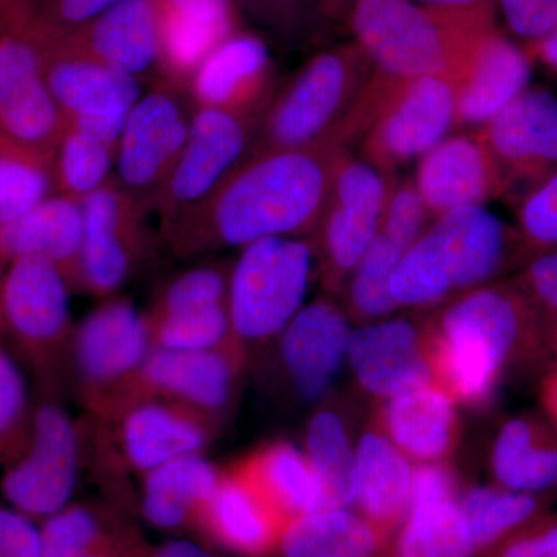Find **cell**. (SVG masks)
<instances>
[{"mask_svg": "<svg viewBox=\"0 0 557 557\" xmlns=\"http://www.w3.org/2000/svg\"><path fill=\"white\" fill-rule=\"evenodd\" d=\"M346 150L322 143L249 152L199 209L164 228L166 239L178 255L194 256L271 237L311 236Z\"/></svg>", "mask_w": 557, "mask_h": 557, "instance_id": "1", "label": "cell"}, {"mask_svg": "<svg viewBox=\"0 0 557 557\" xmlns=\"http://www.w3.org/2000/svg\"><path fill=\"white\" fill-rule=\"evenodd\" d=\"M527 262L516 226L485 207L458 209L432 220L403 252L392 277V298L398 309H437Z\"/></svg>", "mask_w": 557, "mask_h": 557, "instance_id": "2", "label": "cell"}, {"mask_svg": "<svg viewBox=\"0 0 557 557\" xmlns=\"http://www.w3.org/2000/svg\"><path fill=\"white\" fill-rule=\"evenodd\" d=\"M496 10H450L417 0H358L348 13L354 42L392 78L445 76L457 83Z\"/></svg>", "mask_w": 557, "mask_h": 557, "instance_id": "3", "label": "cell"}, {"mask_svg": "<svg viewBox=\"0 0 557 557\" xmlns=\"http://www.w3.org/2000/svg\"><path fill=\"white\" fill-rule=\"evenodd\" d=\"M372 73L355 42L319 51L274 91L259 116L251 152L333 143Z\"/></svg>", "mask_w": 557, "mask_h": 557, "instance_id": "4", "label": "cell"}, {"mask_svg": "<svg viewBox=\"0 0 557 557\" xmlns=\"http://www.w3.org/2000/svg\"><path fill=\"white\" fill-rule=\"evenodd\" d=\"M424 354L435 386L461 405L483 408L508 368L522 361L515 330L496 314L456 300L423 321Z\"/></svg>", "mask_w": 557, "mask_h": 557, "instance_id": "5", "label": "cell"}, {"mask_svg": "<svg viewBox=\"0 0 557 557\" xmlns=\"http://www.w3.org/2000/svg\"><path fill=\"white\" fill-rule=\"evenodd\" d=\"M314 255L304 237H271L240 249L230 270L228 309L242 346L278 338L306 306Z\"/></svg>", "mask_w": 557, "mask_h": 557, "instance_id": "6", "label": "cell"}, {"mask_svg": "<svg viewBox=\"0 0 557 557\" xmlns=\"http://www.w3.org/2000/svg\"><path fill=\"white\" fill-rule=\"evenodd\" d=\"M376 72V70H375ZM457 91L445 76L399 79L376 72L372 120L358 143L362 160L388 177L426 156L456 127Z\"/></svg>", "mask_w": 557, "mask_h": 557, "instance_id": "7", "label": "cell"}, {"mask_svg": "<svg viewBox=\"0 0 557 557\" xmlns=\"http://www.w3.org/2000/svg\"><path fill=\"white\" fill-rule=\"evenodd\" d=\"M392 178L350 150L341 156L327 203L310 236L321 284L329 295H341L379 236Z\"/></svg>", "mask_w": 557, "mask_h": 557, "instance_id": "8", "label": "cell"}, {"mask_svg": "<svg viewBox=\"0 0 557 557\" xmlns=\"http://www.w3.org/2000/svg\"><path fill=\"white\" fill-rule=\"evenodd\" d=\"M46 50L25 17L0 20V143L53 161L65 120L44 75Z\"/></svg>", "mask_w": 557, "mask_h": 557, "instance_id": "9", "label": "cell"}, {"mask_svg": "<svg viewBox=\"0 0 557 557\" xmlns=\"http://www.w3.org/2000/svg\"><path fill=\"white\" fill-rule=\"evenodd\" d=\"M185 89L159 79L132 108L116 148L113 185L152 207L188 139L194 104Z\"/></svg>", "mask_w": 557, "mask_h": 557, "instance_id": "10", "label": "cell"}, {"mask_svg": "<svg viewBox=\"0 0 557 557\" xmlns=\"http://www.w3.org/2000/svg\"><path fill=\"white\" fill-rule=\"evenodd\" d=\"M258 120L228 110L194 108L185 148L152 201L164 228L199 209L247 159Z\"/></svg>", "mask_w": 557, "mask_h": 557, "instance_id": "11", "label": "cell"}, {"mask_svg": "<svg viewBox=\"0 0 557 557\" xmlns=\"http://www.w3.org/2000/svg\"><path fill=\"white\" fill-rule=\"evenodd\" d=\"M79 449V432L67 410L53 401L39 405L27 445L7 463L0 480L10 507L40 519L69 507L78 483Z\"/></svg>", "mask_w": 557, "mask_h": 557, "instance_id": "12", "label": "cell"}, {"mask_svg": "<svg viewBox=\"0 0 557 557\" xmlns=\"http://www.w3.org/2000/svg\"><path fill=\"white\" fill-rule=\"evenodd\" d=\"M73 362L95 408L129 392L153 350L148 317L123 298L106 300L72 333Z\"/></svg>", "mask_w": 557, "mask_h": 557, "instance_id": "13", "label": "cell"}, {"mask_svg": "<svg viewBox=\"0 0 557 557\" xmlns=\"http://www.w3.org/2000/svg\"><path fill=\"white\" fill-rule=\"evenodd\" d=\"M0 278L2 327L36 368H49L72 341L70 284L54 263L40 258L9 262Z\"/></svg>", "mask_w": 557, "mask_h": 557, "instance_id": "14", "label": "cell"}, {"mask_svg": "<svg viewBox=\"0 0 557 557\" xmlns=\"http://www.w3.org/2000/svg\"><path fill=\"white\" fill-rule=\"evenodd\" d=\"M496 160L504 199L518 207L557 171V100L542 87H530L475 131Z\"/></svg>", "mask_w": 557, "mask_h": 557, "instance_id": "15", "label": "cell"}, {"mask_svg": "<svg viewBox=\"0 0 557 557\" xmlns=\"http://www.w3.org/2000/svg\"><path fill=\"white\" fill-rule=\"evenodd\" d=\"M44 75L65 123L119 145L124 123L141 97L138 79L64 42L46 50Z\"/></svg>", "mask_w": 557, "mask_h": 557, "instance_id": "16", "label": "cell"}, {"mask_svg": "<svg viewBox=\"0 0 557 557\" xmlns=\"http://www.w3.org/2000/svg\"><path fill=\"white\" fill-rule=\"evenodd\" d=\"M100 412L119 418V446L132 471L146 472L180 457L201 454L212 418L153 395L129 392Z\"/></svg>", "mask_w": 557, "mask_h": 557, "instance_id": "17", "label": "cell"}, {"mask_svg": "<svg viewBox=\"0 0 557 557\" xmlns=\"http://www.w3.org/2000/svg\"><path fill=\"white\" fill-rule=\"evenodd\" d=\"M84 236L78 284L97 296H112L135 271L143 244V211L137 201L113 183L81 200Z\"/></svg>", "mask_w": 557, "mask_h": 557, "instance_id": "18", "label": "cell"}, {"mask_svg": "<svg viewBox=\"0 0 557 557\" xmlns=\"http://www.w3.org/2000/svg\"><path fill=\"white\" fill-rule=\"evenodd\" d=\"M244 359L240 344L199 351L153 348L129 392L170 399L214 418L230 405Z\"/></svg>", "mask_w": 557, "mask_h": 557, "instance_id": "19", "label": "cell"}, {"mask_svg": "<svg viewBox=\"0 0 557 557\" xmlns=\"http://www.w3.org/2000/svg\"><path fill=\"white\" fill-rule=\"evenodd\" d=\"M186 89L194 108L259 120L277 89L269 46L255 33H234L201 62Z\"/></svg>", "mask_w": 557, "mask_h": 557, "instance_id": "20", "label": "cell"}, {"mask_svg": "<svg viewBox=\"0 0 557 557\" xmlns=\"http://www.w3.org/2000/svg\"><path fill=\"white\" fill-rule=\"evenodd\" d=\"M432 219L504 199L496 160L479 135H454L421 157L413 177Z\"/></svg>", "mask_w": 557, "mask_h": 557, "instance_id": "21", "label": "cell"}, {"mask_svg": "<svg viewBox=\"0 0 557 557\" xmlns=\"http://www.w3.org/2000/svg\"><path fill=\"white\" fill-rule=\"evenodd\" d=\"M347 361L359 386L379 399L434 384L424 354L423 321L383 319L351 330Z\"/></svg>", "mask_w": 557, "mask_h": 557, "instance_id": "22", "label": "cell"}, {"mask_svg": "<svg viewBox=\"0 0 557 557\" xmlns=\"http://www.w3.org/2000/svg\"><path fill=\"white\" fill-rule=\"evenodd\" d=\"M350 325L332 296L307 304L278 335L282 364L296 394L318 401L327 394L347 359Z\"/></svg>", "mask_w": 557, "mask_h": 557, "instance_id": "23", "label": "cell"}, {"mask_svg": "<svg viewBox=\"0 0 557 557\" xmlns=\"http://www.w3.org/2000/svg\"><path fill=\"white\" fill-rule=\"evenodd\" d=\"M531 60L494 24L475 44L456 83V126L479 131L530 89Z\"/></svg>", "mask_w": 557, "mask_h": 557, "instance_id": "24", "label": "cell"}, {"mask_svg": "<svg viewBox=\"0 0 557 557\" xmlns=\"http://www.w3.org/2000/svg\"><path fill=\"white\" fill-rule=\"evenodd\" d=\"M61 42L139 83L161 79L159 11L152 0H120Z\"/></svg>", "mask_w": 557, "mask_h": 557, "instance_id": "25", "label": "cell"}, {"mask_svg": "<svg viewBox=\"0 0 557 557\" xmlns=\"http://www.w3.org/2000/svg\"><path fill=\"white\" fill-rule=\"evenodd\" d=\"M287 522L236 468L222 472L197 530L234 555L262 557L278 548Z\"/></svg>", "mask_w": 557, "mask_h": 557, "instance_id": "26", "label": "cell"}, {"mask_svg": "<svg viewBox=\"0 0 557 557\" xmlns=\"http://www.w3.org/2000/svg\"><path fill=\"white\" fill-rule=\"evenodd\" d=\"M372 426L416 465L446 461L460 437L456 401L435 384L380 399Z\"/></svg>", "mask_w": 557, "mask_h": 557, "instance_id": "27", "label": "cell"}, {"mask_svg": "<svg viewBox=\"0 0 557 557\" xmlns=\"http://www.w3.org/2000/svg\"><path fill=\"white\" fill-rule=\"evenodd\" d=\"M83 236L81 200L53 194L21 219L0 228V258L3 262L20 258L49 260L73 287L78 284Z\"/></svg>", "mask_w": 557, "mask_h": 557, "instance_id": "28", "label": "cell"}, {"mask_svg": "<svg viewBox=\"0 0 557 557\" xmlns=\"http://www.w3.org/2000/svg\"><path fill=\"white\" fill-rule=\"evenodd\" d=\"M412 472V461L379 429L364 432L355 448L354 507L384 536L408 516Z\"/></svg>", "mask_w": 557, "mask_h": 557, "instance_id": "29", "label": "cell"}, {"mask_svg": "<svg viewBox=\"0 0 557 557\" xmlns=\"http://www.w3.org/2000/svg\"><path fill=\"white\" fill-rule=\"evenodd\" d=\"M222 472L201 454L180 457L143 474V518L163 531L197 528Z\"/></svg>", "mask_w": 557, "mask_h": 557, "instance_id": "30", "label": "cell"}, {"mask_svg": "<svg viewBox=\"0 0 557 557\" xmlns=\"http://www.w3.org/2000/svg\"><path fill=\"white\" fill-rule=\"evenodd\" d=\"M497 485L518 493L542 494L557 486V424L525 413L497 432L491 453Z\"/></svg>", "mask_w": 557, "mask_h": 557, "instance_id": "31", "label": "cell"}, {"mask_svg": "<svg viewBox=\"0 0 557 557\" xmlns=\"http://www.w3.org/2000/svg\"><path fill=\"white\" fill-rule=\"evenodd\" d=\"M285 522L324 509L321 485L304 449L278 440L234 467Z\"/></svg>", "mask_w": 557, "mask_h": 557, "instance_id": "32", "label": "cell"}, {"mask_svg": "<svg viewBox=\"0 0 557 557\" xmlns=\"http://www.w3.org/2000/svg\"><path fill=\"white\" fill-rule=\"evenodd\" d=\"M44 557H143L148 545L104 508L72 505L46 519Z\"/></svg>", "mask_w": 557, "mask_h": 557, "instance_id": "33", "label": "cell"}, {"mask_svg": "<svg viewBox=\"0 0 557 557\" xmlns=\"http://www.w3.org/2000/svg\"><path fill=\"white\" fill-rule=\"evenodd\" d=\"M384 534L348 508L321 509L289 520L278 549L284 557H379Z\"/></svg>", "mask_w": 557, "mask_h": 557, "instance_id": "34", "label": "cell"}, {"mask_svg": "<svg viewBox=\"0 0 557 557\" xmlns=\"http://www.w3.org/2000/svg\"><path fill=\"white\" fill-rule=\"evenodd\" d=\"M304 453L321 485L324 509L354 507L355 448L335 409H319L310 418Z\"/></svg>", "mask_w": 557, "mask_h": 557, "instance_id": "35", "label": "cell"}, {"mask_svg": "<svg viewBox=\"0 0 557 557\" xmlns=\"http://www.w3.org/2000/svg\"><path fill=\"white\" fill-rule=\"evenodd\" d=\"M119 145L65 123L53 160L54 190L84 200L113 183Z\"/></svg>", "mask_w": 557, "mask_h": 557, "instance_id": "36", "label": "cell"}, {"mask_svg": "<svg viewBox=\"0 0 557 557\" xmlns=\"http://www.w3.org/2000/svg\"><path fill=\"white\" fill-rule=\"evenodd\" d=\"M467 520L475 549L496 547L509 534L541 516L539 494L518 493L502 486H474L457 502Z\"/></svg>", "mask_w": 557, "mask_h": 557, "instance_id": "37", "label": "cell"}, {"mask_svg": "<svg viewBox=\"0 0 557 557\" xmlns=\"http://www.w3.org/2000/svg\"><path fill=\"white\" fill-rule=\"evenodd\" d=\"M474 542L457 502L410 509L395 557H474Z\"/></svg>", "mask_w": 557, "mask_h": 557, "instance_id": "38", "label": "cell"}, {"mask_svg": "<svg viewBox=\"0 0 557 557\" xmlns=\"http://www.w3.org/2000/svg\"><path fill=\"white\" fill-rule=\"evenodd\" d=\"M403 251L383 234H379L348 277L343 309L347 317L359 322L383 321L399 310L392 298L391 284Z\"/></svg>", "mask_w": 557, "mask_h": 557, "instance_id": "39", "label": "cell"}, {"mask_svg": "<svg viewBox=\"0 0 557 557\" xmlns=\"http://www.w3.org/2000/svg\"><path fill=\"white\" fill-rule=\"evenodd\" d=\"M148 321L153 348L199 351L240 344L231 327L228 302L150 313Z\"/></svg>", "mask_w": 557, "mask_h": 557, "instance_id": "40", "label": "cell"}, {"mask_svg": "<svg viewBox=\"0 0 557 557\" xmlns=\"http://www.w3.org/2000/svg\"><path fill=\"white\" fill-rule=\"evenodd\" d=\"M53 194V161L0 143V228Z\"/></svg>", "mask_w": 557, "mask_h": 557, "instance_id": "41", "label": "cell"}, {"mask_svg": "<svg viewBox=\"0 0 557 557\" xmlns=\"http://www.w3.org/2000/svg\"><path fill=\"white\" fill-rule=\"evenodd\" d=\"M30 398L24 373L0 344V461L10 463L27 445L32 426Z\"/></svg>", "mask_w": 557, "mask_h": 557, "instance_id": "42", "label": "cell"}, {"mask_svg": "<svg viewBox=\"0 0 557 557\" xmlns=\"http://www.w3.org/2000/svg\"><path fill=\"white\" fill-rule=\"evenodd\" d=\"M432 220L413 178L395 175L388 188L380 234L405 252L420 239Z\"/></svg>", "mask_w": 557, "mask_h": 557, "instance_id": "43", "label": "cell"}, {"mask_svg": "<svg viewBox=\"0 0 557 557\" xmlns=\"http://www.w3.org/2000/svg\"><path fill=\"white\" fill-rule=\"evenodd\" d=\"M120 0H42L27 20L46 49L70 38L112 9Z\"/></svg>", "mask_w": 557, "mask_h": 557, "instance_id": "44", "label": "cell"}, {"mask_svg": "<svg viewBox=\"0 0 557 557\" xmlns=\"http://www.w3.org/2000/svg\"><path fill=\"white\" fill-rule=\"evenodd\" d=\"M516 220L528 260L557 248V171L520 201Z\"/></svg>", "mask_w": 557, "mask_h": 557, "instance_id": "45", "label": "cell"}, {"mask_svg": "<svg viewBox=\"0 0 557 557\" xmlns=\"http://www.w3.org/2000/svg\"><path fill=\"white\" fill-rule=\"evenodd\" d=\"M230 270L222 265H200L183 271L161 289L150 313H168L188 307L228 302Z\"/></svg>", "mask_w": 557, "mask_h": 557, "instance_id": "46", "label": "cell"}, {"mask_svg": "<svg viewBox=\"0 0 557 557\" xmlns=\"http://www.w3.org/2000/svg\"><path fill=\"white\" fill-rule=\"evenodd\" d=\"M234 5L251 14L259 24L277 33L282 38H296L309 27L311 11L318 0H233Z\"/></svg>", "mask_w": 557, "mask_h": 557, "instance_id": "47", "label": "cell"}, {"mask_svg": "<svg viewBox=\"0 0 557 557\" xmlns=\"http://www.w3.org/2000/svg\"><path fill=\"white\" fill-rule=\"evenodd\" d=\"M512 282L541 311L542 318H557V248L528 260Z\"/></svg>", "mask_w": 557, "mask_h": 557, "instance_id": "48", "label": "cell"}, {"mask_svg": "<svg viewBox=\"0 0 557 557\" xmlns=\"http://www.w3.org/2000/svg\"><path fill=\"white\" fill-rule=\"evenodd\" d=\"M497 9L509 30L527 44L545 38L557 27V0H497Z\"/></svg>", "mask_w": 557, "mask_h": 557, "instance_id": "49", "label": "cell"}, {"mask_svg": "<svg viewBox=\"0 0 557 557\" xmlns=\"http://www.w3.org/2000/svg\"><path fill=\"white\" fill-rule=\"evenodd\" d=\"M458 479L456 471L446 461L417 463L410 486V509L424 505L458 502Z\"/></svg>", "mask_w": 557, "mask_h": 557, "instance_id": "50", "label": "cell"}, {"mask_svg": "<svg viewBox=\"0 0 557 557\" xmlns=\"http://www.w3.org/2000/svg\"><path fill=\"white\" fill-rule=\"evenodd\" d=\"M0 557H44L40 528L14 508L0 507Z\"/></svg>", "mask_w": 557, "mask_h": 557, "instance_id": "51", "label": "cell"}, {"mask_svg": "<svg viewBox=\"0 0 557 557\" xmlns=\"http://www.w3.org/2000/svg\"><path fill=\"white\" fill-rule=\"evenodd\" d=\"M143 557H220L211 549L197 544V542L186 541V539H172L164 542L159 547L146 549Z\"/></svg>", "mask_w": 557, "mask_h": 557, "instance_id": "52", "label": "cell"}, {"mask_svg": "<svg viewBox=\"0 0 557 557\" xmlns=\"http://www.w3.org/2000/svg\"><path fill=\"white\" fill-rule=\"evenodd\" d=\"M534 557H557V519L534 520Z\"/></svg>", "mask_w": 557, "mask_h": 557, "instance_id": "53", "label": "cell"}, {"mask_svg": "<svg viewBox=\"0 0 557 557\" xmlns=\"http://www.w3.org/2000/svg\"><path fill=\"white\" fill-rule=\"evenodd\" d=\"M539 403L544 410V416L557 424V362L545 368L541 386H539Z\"/></svg>", "mask_w": 557, "mask_h": 557, "instance_id": "54", "label": "cell"}, {"mask_svg": "<svg viewBox=\"0 0 557 557\" xmlns=\"http://www.w3.org/2000/svg\"><path fill=\"white\" fill-rule=\"evenodd\" d=\"M525 50L531 60L542 62L545 67L557 72V27L545 38L527 44Z\"/></svg>", "mask_w": 557, "mask_h": 557, "instance_id": "55", "label": "cell"}, {"mask_svg": "<svg viewBox=\"0 0 557 557\" xmlns=\"http://www.w3.org/2000/svg\"><path fill=\"white\" fill-rule=\"evenodd\" d=\"M157 9H200L231 10L236 9L233 0H152Z\"/></svg>", "mask_w": 557, "mask_h": 557, "instance_id": "56", "label": "cell"}, {"mask_svg": "<svg viewBox=\"0 0 557 557\" xmlns=\"http://www.w3.org/2000/svg\"><path fill=\"white\" fill-rule=\"evenodd\" d=\"M417 2L450 10H497V0H417Z\"/></svg>", "mask_w": 557, "mask_h": 557, "instance_id": "57", "label": "cell"}, {"mask_svg": "<svg viewBox=\"0 0 557 557\" xmlns=\"http://www.w3.org/2000/svg\"><path fill=\"white\" fill-rule=\"evenodd\" d=\"M545 348H547V366L557 362V318L544 319Z\"/></svg>", "mask_w": 557, "mask_h": 557, "instance_id": "58", "label": "cell"}, {"mask_svg": "<svg viewBox=\"0 0 557 557\" xmlns=\"http://www.w3.org/2000/svg\"><path fill=\"white\" fill-rule=\"evenodd\" d=\"M318 2L322 13L335 17L350 13L351 7H354L358 0H318Z\"/></svg>", "mask_w": 557, "mask_h": 557, "instance_id": "59", "label": "cell"}, {"mask_svg": "<svg viewBox=\"0 0 557 557\" xmlns=\"http://www.w3.org/2000/svg\"><path fill=\"white\" fill-rule=\"evenodd\" d=\"M40 2H42V0H17L16 5L11 7L10 10H7L5 13L0 14V16H30Z\"/></svg>", "mask_w": 557, "mask_h": 557, "instance_id": "60", "label": "cell"}, {"mask_svg": "<svg viewBox=\"0 0 557 557\" xmlns=\"http://www.w3.org/2000/svg\"><path fill=\"white\" fill-rule=\"evenodd\" d=\"M17 0H0V14L5 13L11 7L16 5Z\"/></svg>", "mask_w": 557, "mask_h": 557, "instance_id": "61", "label": "cell"}, {"mask_svg": "<svg viewBox=\"0 0 557 557\" xmlns=\"http://www.w3.org/2000/svg\"><path fill=\"white\" fill-rule=\"evenodd\" d=\"M3 263H5V262H3V259L0 258V276H2V274H3L2 273V265H3Z\"/></svg>", "mask_w": 557, "mask_h": 557, "instance_id": "62", "label": "cell"}, {"mask_svg": "<svg viewBox=\"0 0 557 557\" xmlns=\"http://www.w3.org/2000/svg\"><path fill=\"white\" fill-rule=\"evenodd\" d=\"M0 278H2V276H0ZM2 318H0V332H2Z\"/></svg>", "mask_w": 557, "mask_h": 557, "instance_id": "63", "label": "cell"}]
</instances>
